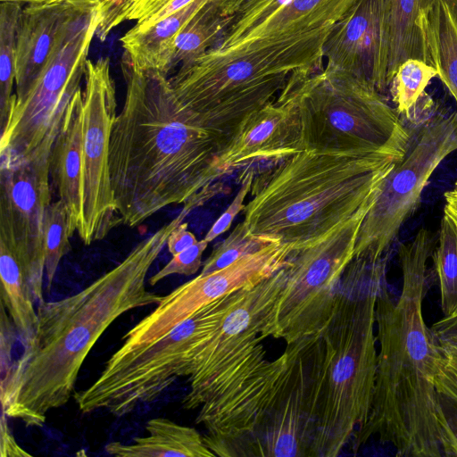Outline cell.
<instances>
[{
	"instance_id": "6da1fadb",
	"label": "cell",
	"mask_w": 457,
	"mask_h": 457,
	"mask_svg": "<svg viewBox=\"0 0 457 457\" xmlns=\"http://www.w3.org/2000/svg\"><path fill=\"white\" fill-rule=\"evenodd\" d=\"M125 100L113 121L109 167L120 222L134 228L170 204L192 211L221 192L218 160L231 141L177 96L167 75L122 54Z\"/></svg>"
},
{
	"instance_id": "7a4b0ae2",
	"label": "cell",
	"mask_w": 457,
	"mask_h": 457,
	"mask_svg": "<svg viewBox=\"0 0 457 457\" xmlns=\"http://www.w3.org/2000/svg\"><path fill=\"white\" fill-rule=\"evenodd\" d=\"M188 213L182 209L79 292L37 303L33 337L1 373L2 411L7 417L42 427L50 411L69 402L85 359L109 326L131 310L162 301L163 295L146 288V277L170 234Z\"/></svg>"
},
{
	"instance_id": "3957f363",
	"label": "cell",
	"mask_w": 457,
	"mask_h": 457,
	"mask_svg": "<svg viewBox=\"0 0 457 457\" xmlns=\"http://www.w3.org/2000/svg\"><path fill=\"white\" fill-rule=\"evenodd\" d=\"M433 250L430 232L420 228L398 247L399 296L391 295L386 280L379 288L375 386L368 419L353 436L354 451L373 437L394 446L397 456H443L448 421L435 386L440 352L422 312Z\"/></svg>"
},
{
	"instance_id": "277c9868",
	"label": "cell",
	"mask_w": 457,
	"mask_h": 457,
	"mask_svg": "<svg viewBox=\"0 0 457 457\" xmlns=\"http://www.w3.org/2000/svg\"><path fill=\"white\" fill-rule=\"evenodd\" d=\"M410 140L368 154L303 150L272 162L253 176L244 221L292 250L311 245L377 199Z\"/></svg>"
},
{
	"instance_id": "5b68a950",
	"label": "cell",
	"mask_w": 457,
	"mask_h": 457,
	"mask_svg": "<svg viewBox=\"0 0 457 457\" xmlns=\"http://www.w3.org/2000/svg\"><path fill=\"white\" fill-rule=\"evenodd\" d=\"M389 254L353 258L341 278L322 330L326 369L311 457L339 455L368 419L378 360L376 302Z\"/></svg>"
},
{
	"instance_id": "8992f818",
	"label": "cell",
	"mask_w": 457,
	"mask_h": 457,
	"mask_svg": "<svg viewBox=\"0 0 457 457\" xmlns=\"http://www.w3.org/2000/svg\"><path fill=\"white\" fill-rule=\"evenodd\" d=\"M331 28L226 54L206 53L180 65L170 84L185 106L232 139L295 73L323 68V45Z\"/></svg>"
},
{
	"instance_id": "52a82bcc",
	"label": "cell",
	"mask_w": 457,
	"mask_h": 457,
	"mask_svg": "<svg viewBox=\"0 0 457 457\" xmlns=\"http://www.w3.org/2000/svg\"><path fill=\"white\" fill-rule=\"evenodd\" d=\"M237 291L201 308L157 340L128 350L119 348L95 382L74 394L79 410L89 413L104 409L122 417L139 403L157 399L178 378L189 377L195 357Z\"/></svg>"
},
{
	"instance_id": "ba28073f",
	"label": "cell",
	"mask_w": 457,
	"mask_h": 457,
	"mask_svg": "<svg viewBox=\"0 0 457 457\" xmlns=\"http://www.w3.org/2000/svg\"><path fill=\"white\" fill-rule=\"evenodd\" d=\"M298 105L304 150L368 154L411 134L370 81L323 66L300 76Z\"/></svg>"
},
{
	"instance_id": "9c48e42d",
	"label": "cell",
	"mask_w": 457,
	"mask_h": 457,
	"mask_svg": "<svg viewBox=\"0 0 457 457\" xmlns=\"http://www.w3.org/2000/svg\"><path fill=\"white\" fill-rule=\"evenodd\" d=\"M98 21L95 12L81 11L62 29L54 50L27 95L12 96L1 128L0 160L21 158L62 122L67 105L85 78L87 55Z\"/></svg>"
},
{
	"instance_id": "30bf717a",
	"label": "cell",
	"mask_w": 457,
	"mask_h": 457,
	"mask_svg": "<svg viewBox=\"0 0 457 457\" xmlns=\"http://www.w3.org/2000/svg\"><path fill=\"white\" fill-rule=\"evenodd\" d=\"M287 345L290 357L285 375L232 457H311L325 377V341L321 331Z\"/></svg>"
},
{
	"instance_id": "8fae6325",
	"label": "cell",
	"mask_w": 457,
	"mask_h": 457,
	"mask_svg": "<svg viewBox=\"0 0 457 457\" xmlns=\"http://www.w3.org/2000/svg\"><path fill=\"white\" fill-rule=\"evenodd\" d=\"M375 201L320 239L291 252L277 320L278 338L287 345L321 332L328 324L341 278L354 257L359 229Z\"/></svg>"
},
{
	"instance_id": "7c38bea8",
	"label": "cell",
	"mask_w": 457,
	"mask_h": 457,
	"mask_svg": "<svg viewBox=\"0 0 457 457\" xmlns=\"http://www.w3.org/2000/svg\"><path fill=\"white\" fill-rule=\"evenodd\" d=\"M455 151L457 111L433 113L385 179L359 229L353 258L378 259L390 253L403 225L419 206L432 174Z\"/></svg>"
},
{
	"instance_id": "4fadbf2b",
	"label": "cell",
	"mask_w": 457,
	"mask_h": 457,
	"mask_svg": "<svg viewBox=\"0 0 457 457\" xmlns=\"http://www.w3.org/2000/svg\"><path fill=\"white\" fill-rule=\"evenodd\" d=\"M288 260V259H287ZM287 263L270 277L237 291L221 322L195 359L182 407L195 410L205 393L265 338H278V312L287 281Z\"/></svg>"
},
{
	"instance_id": "5bb4252c",
	"label": "cell",
	"mask_w": 457,
	"mask_h": 457,
	"mask_svg": "<svg viewBox=\"0 0 457 457\" xmlns=\"http://www.w3.org/2000/svg\"><path fill=\"white\" fill-rule=\"evenodd\" d=\"M61 124L28 155L0 160V240L20 260L37 303L44 301L43 218L51 204L50 156Z\"/></svg>"
},
{
	"instance_id": "9a60e30c",
	"label": "cell",
	"mask_w": 457,
	"mask_h": 457,
	"mask_svg": "<svg viewBox=\"0 0 457 457\" xmlns=\"http://www.w3.org/2000/svg\"><path fill=\"white\" fill-rule=\"evenodd\" d=\"M82 139V226L85 245L103 239L119 222L111 184L109 151L116 91L109 58L88 59L85 74Z\"/></svg>"
},
{
	"instance_id": "2e32d148",
	"label": "cell",
	"mask_w": 457,
	"mask_h": 457,
	"mask_svg": "<svg viewBox=\"0 0 457 457\" xmlns=\"http://www.w3.org/2000/svg\"><path fill=\"white\" fill-rule=\"evenodd\" d=\"M292 251L287 245L276 244L244 256L220 270L199 274L163 296L156 307L132 328L135 339L139 344L159 339L201 308L270 277L286 264Z\"/></svg>"
},
{
	"instance_id": "e0dca14e",
	"label": "cell",
	"mask_w": 457,
	"mask_h": 457,
	"mask_svg": "<svg viewBox=\"0 0 457 457\" xmlns=\"http://www.w3.org/2000/svg\"><path fill=\"white\" fill-rule=\"evenodd\" d=\"M355 0H247L207 53L226 54L331 28Z\"/></svg>"
},
{
	"instance_id": "ac0fdd59",
	"label": "cell",
	"mask_w": 457,
	"mask_h": 457,
	"mask_svg": "<svg viewBox=\"0 0 457 457\" xmlns=\"http://www.w3.org/2000/svg\"><path fill=\"white\" fill-rule=\"evenodd\" d=\"M295 73L278 96L251 114L240 126L218 160L223 175L260 162L283 160L304 150Z\"/></svg>"
},
{
	"instance_id": "d6986e66",
	"label": "cell",
	"mask_w": 457,
	"mask_h": 457,
	"mask_svg": "<svg viewBox=\"0 0 457 457\" xmlns=\"http://www.w3.org/2000/svg\"><path fill=\"white\" fill-rule=\"evenodd\" d=\"M386 0H355L330 29L323 45L324 66L388 89Z\"/></svg>"
},
{
	"instance_id": "ffe728a7",
	"label": "cell",
	"mask_w": 457,
	"mask_h": 457,
	"mask_svg": "<svg viewBox=\"0 0 457 457\" xmlns=\"http://www.w3.org/2000/svg\"><path fill=\"white\" fill-rule=\"evenodd\" d=\"M81 11L68 2L31 3L22 9L15 53L17 100L38 78L63 27Z\"/></svg>"
},
{
	"instance_id": "44dd1931",
	"label": "cell",
	"mask_w": 457,
	"mask_h": 457,
	"mask_svg": "<svg viewBox=\"0 0 457 457\" xmlns=\"http://www.w3.org/2000/svg\"><path fill=\"white\" fill-rule=\"evenodd\" d=\"M83 122L84 99L80 87L67 105L52 147L49 163L52 185L67 209L70 228L73 234L80 230L83 216Z\"/></svg>"
},
{
	"instance_id": "7402d4cb",
	"label": "cell",
	"mask_w": 457,
	"mask_h": 457,
	"mask_svg": "<svg viewBox=\"0 0 457 457\" xmlns=\"http://www.w3.org/2000/svg\"><path fill=\"white\" fill-rule=\"evenodd\" d=\"M211 0H194L150 28L130 29L120 38L123 54L140 70H154L168 74L171 70L174 42L180 30Z\"/></svg>"
},
{
	"instance_id": "603a6c76",
	"label": "cell",
	"mask_w": 457,
	"mask_h": 457,
	"mask_svg": "<svg viewBox=\"0 0 457 457\" xmlns=\"http://www.w3.org/2000/svg\"><path fill=\"white\" fill-rule=\"evenodd\" d=\"M145 430V436L135 437L130 444H108L106 453L117 457L216 456L194 428L169 419L154 418L146 422Z\"/></svg>"
},
{
	"instance_id": "cb8c5ba5",
	"label": "cell",
	"mask_w": 457,
	"mask_h": 457,
	"mask_svg": "<svg viewBox=\"0 0 457 457\" xmlns=\"http://www.w3.org/2000/svg\"><path fill=\"white\" fill-rule=\"evenodd\" d=\"M434 0H386L388 87L398 67L409 59L424 61L423 22Z\"/></svg>"
},
{
	"instance_id": "d4e9b609",
	"label": "cell",
	"mask_w": 457,
	"mask_h": 457,
	"mask_svg": "<svg viewBox=\"0 0 457 457\" xmlns=\"http://www.w3.org/2000/svg\"><path fill=\"white\" fill-rule=\"evenodd\" d=\"M423 36L424 62L436 69L457 104V0H434L423 22Z\"/></svg>"
},
{
	"instance_id": "484cf974",
	"label": "cell",
	"mask_w": 457,
	"mask_h": 457,
	"mask_svg": "<svg viewBox=\"0 0 457 457\" xmlns=\"http://www.w3.org/2000/svg\"><path fill=\"white\" fill-rule=\"evenodd\" d=\"M1 304L24 345L34 336L37 322L35 300L25 270L14 252L0 240Z\"/></svg>"
},
{
	"instance_id": "4316f807",
	"label": "cell",
	"mask_w": 457,
	"mask_h": 457,
	"mask_svg": "<svg viewBox=\"0 0 457 457\" xmlns=\"http://www.w3.org/2000/svg\"><path fill=\"white\" fill-rule=\"evenodd\" d=\"M219 1L207 3L178 34L174 42L171 70L196 60L220 42L229 18L222 16Z\"/></svg>"
},
{
	"instance_id": "83f0119b",
	"label": "cell",
	"mask_w": 457,
	"mask_h": 457,
	"mask_svg": "<svg viewBox=\"0 0 457 457\" xmlns=\"http://www.w3.org/2000/svg\"><path fill=\"white\" fill-rule=\"evenodd\" d=\"M431 257L440 290L442 312L445 316L451 315L457 312V228L445 214Z\"/></svg>"
},
{
	"instance_id": "f1b7e54d",
	"label": "cell",
	"mask_w": 457,
	"mask_h": 457,
	"mask_svg": "<svg viewBox=\"0 0 457 457\" xmlns=\"http://www.w3.org/2000/svg\"><path fill=\"white\" fill-rule=\"evenodd\" d=\"M22 3L1 1L0 5V126H4L15 83L17 32Z\"/></svg>"
},
{
	"instance_id": "f546056e",
	"label": "cell",
	"mask_w": 457,
	"mask_h": 457,
	"mask_svg": "<svg viewBox=\"0 0 457 457\" xmlns=\"http://www.w3.org/2000/svg\"><path fill=\"white\" fill-rule=\"evenodd\" d=\"M435 77L436 69L422 60L409 59L398 67L388 89L399 116L415 118L419 103Z\"/></svg>"
},
{
	"instance_id": "4dcf8cb0",
	"label": "cell",
	"mask_w": 457,
	"mask_h": 457,
	"mask_svg": "<svg viewBox=\"0 0 457 457\" xmlns=\"http://www.w3.org/2000/svg\"><path fill=\"white\" fill-rule=\"evenodd\" d=\"M276 244L278 240L267 237L251 234L243 220L222 241L215 245L212 253L203 263L201 275H208L220 270L237 260L256 253Z\"/></svg>"
},
{
	"instance_id": "1f68e13d",
	"label": "cell",
	"mask_w": 457,
	"mask_h": 457,
	"mask_svg": "<svg viewBox=\"0 0 457 457\" xmlns=\"http://www.w3.org/2000/svg\"><path fill=\"white\" fill-rule=\"evenodd\" d=\"M70 228L66 207L59 199L49 204L43 218V245L46 256L47 290L50 289L62 258L71 250Z\"/></svg>"
},
{
	"instance_id": "d6a6232c",
	"label": "cell",
	"mask_w": 457,
	"mask_h": 457,
	"mask_svg": "<svg viewBox=\"0 0 457 457\" xmlns=\"http://www.w3.org/2000/svg\"><path fill=\"white\" fill-rule=\"evenodd\" d=\"M137 0H45L44 2H68L79 9L95 12L98 21L96 36L104 41L129 14ZM43 2V3H44Z\"/></svg>"
},
{
	"instance_id": "836d02e7",
	"label": "cell",
	"mask_w": 457,
	"mask_h": 457,
	"mask_svg": "<svg viewBox=\"0 0 457 457\" xmlns=\"http://www.w3.org/2000/svg\"><path fill=\"white\" fill-rule=\"evenodd\" d=\"M435 386L441 398L457 410V343L438 345Z\"/></svg>"
},
{
	"instance_id": "e575fe53",
	"label": "cell",
	"mask_w": 457,
	"mask_h": 457,
	"mask_svg": "<svg viewBox=\"0 0 457 457\" xmlns=\"http://www.w3.org/2000/svg\"><path fill=\"white\" fill-rule=\"evenodd\" d=\"M194 0H137L129 14L128 21H136L131 28L145 30L173 14Z\"/></svg>"
},
{
	"instance_id": "d590c367",
	"label": "cell",
	"mask_w": 457,
	"mask_h": 457,
	"mask_svg": "<svg viewBox=\"0 0 457 457\" xmlns=\"http://www.w3.org/2000/svg\"><path fill=\"white\" fill-rule=\"evenodd\" d=\"M207 245L208 242L204 238L189 248L173 255L163 268L149 278V284L154 286L164 278L173 274L190 276L196 273L203 265L202 256Z\"/></svg>"
},
{
	"instance_id": "8d00e7d4",
	"label": "cell",
	"mask_w": 457,
	"mask_h": 457,
	"mask_svg": "<svg viewBox=\"0 0 457 457\" xmlns=\"http://www.w3.org/2000/svg\"><path fill=\"white\" fill-rule=\"evenodd\" d=\"M253 172L249 171L245 176L242 187L236 195L235 198L226 209V211L218 218L213 223L209 231L204 237V239L209 243L215 239L218 236L226 232L235 219V217L245 209V199L248 193L251 191L252 182L253 179Z\"/></svg>"
},
{
	"instance_id": "74e56055",
	"label": "cell",
	"mask_w": 457,
	"mask_h": 457,
	"mask_svg": "<svg viewBox=\"0 0 457 457\" xmlns=\"http://www.w3.org/2000/svg\"><path fill=\"white\" fill-rule=\"evenodd\" d=\"M429 328L437 345L457 343V312L444 316Z\"/></svg>"
},
{
	"instance_id": "f35d334b",
	"label": "cell",
	"mask_w": 457,
	"mask_h": 457,
	"mask_svg": "<svg viewBox=\"0 0 457 457\" xmlns=\"http://www.w3.org/2000/svg\"><path fill=\"white\" fill-rule=\"evenodd\" d=\"M197 242L195 236L188 230L187 224L181 222L170 234L166 246L172 255H176Z\"/></svg>"
},
{
	"instance_id": "ab89813d",
	"label": "cell",
	"mask_w": 457,
	"mask_h": 457,
	"mask_svg": "<svg viewBox=\"0 0 457 457\" xmlns=\"http://www.w3.org/2000/svg\"><path fill=\"white\" fill-rule=\"evenodd\" d=\"M7 416L2 411L1 418V456L2 457H14V456H31L30 453L23 450L16 442L14 436L11 433L7 421Z\"/></svg>"
},
{
	"instance_id": "60d3db41",
	"label": "cell",
	"mask_w": 457,
	"mask_h": 457,
	"mask_svg": "<svg viewBox=\"0 0 457 457\" xmlns=\"http://www.w3.org/2000/svg\"><path fill=\"white\" fill-rule=\"evenodd\" d=\"M447 416L448 426L442 441L443 456L457 457V410L455 414Z\"/></svg>"
},
{
	"instance_id": "b9f144b4",
	"label": "cell",
	"mask_w": 457,
	"mask_h": 457,
	"mask_svg": "<svg viewBox=\"0 0 457 457\" xmlns=\"http://www.w3.org/2000/svg\"><path fill=\"white\" fill-rule=\"evenodd\" d=\"M445 207L444 214L446 215L457 228V179L453 187L444 194Z\"/></svg>"
},
{
	"instance_id": "7bdbcfd3",
	"label": "cell",
	"mask_w": 457,
	"mask_h": 457,
	"mask_svg": "<svg viewBox=\"0 0 457 457\" xmlns=\"http://www.w3.org/2000/svg\"><path fill=\"white\" fill-rule=\"evenodd\" d=\"M1 1H14V2H20L22 4H31V3H43L45 0H1Z\"/></svg>"
}]
</instances>
